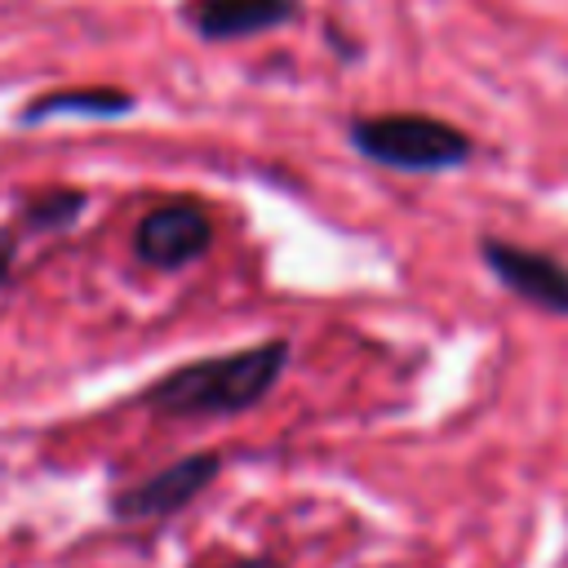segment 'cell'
<instances>
[{"instance_id":"8992f818","label":"cell","mask_w":568,"mask_h":568,"mask_svg":"<svg viewBox=\"0 0 568 568\" xmlns=\"http://www.w3.org/2000/svg\"><path fill=\"white\" fill-rule=\"evenodd\" d=\"M297 13V0H195L186 9L191 27L204 40H240L271 27H284Z\"/></svg>"},{"instance_id":"52a82bcc","label":"cell","mask_w":568,"mask_h":568,"mask_svg":"<svg viewBox=\"0 0 568 568\" xmlns=\"http://www.w3.org/2000/svg\"><path fill=\"white\" fill-rule=\"evenodd\" d=\"M133 111V98L120 93V89H58V93H44L36 102L22 106V124H40V120H53V115H129Z\"/></svg>"},{"instance_id":"9c48e42d","label":"cell","mask_w":568,"mask_h":568,"mask_svg":"<svg viewBox=\"0 0 568 568\" xmlns=\"http://www.w3.org/2000/svg\"><path fill=\"white\" fill-rule=\"evenodd\" d=\"M18 248H22V231L18 226H0V288L18 271Z\"/></svg>"},{"instance_id":"7a4b0ae2","label":"cell","mask_w":568,"mask_h":568,"mask_svg":"<svg viewBox=\"0 0 568 568\" xmlns=\"http://www.w3.org/2000/svg\"><path fill=\"white\" fill-rule=\"evenodd\" d=\"M351 142L364 160L399 173H444V169H462L475 155V142L457 124L413 111L364 115L351 124Z\"/></svg>"},{"instance_id":"5b68a950","label":"cell","mask_w":568,"mask_h":568,"mask_svg":"<svg viewBox=\"0 0 568 568\" xmlns=\"http://www.w3.org/2000/svg\"><path fill=\"white\" fill-rule=\"evenodd\" d=\"M479 257L528 306H537L546 315H568V266L559 257H550L541 248H528V244L497 240V235L479 240Z\"/></svg>"},{"instance_id":"277c9868","label":"cell","mask_w":568,"mask_h":568,"mask_svg":"<svg viewBox=\"0 0 568 568\" xmlns=\"http://www.w3.org/2000/svg\"><path fill=\"white\" fill-rule=\"evenodd\" d=\"M213 244V222L200 204L178 200L142 213L133 226V257L151 271H186L195 266Z\"/></svg>"},{"instance_id":"6da1fadb","label":"cell","mask_w":568,"mask_h":568,"mask_svg":"<svg viewBox=\"0 0 568 568\" xmlns=\"http://www.w3.org/2000/svg\"><path fill=\"white\" fill-rule=\"evenodd\" d=\"M284 368H288V342L266 337V342H253L226 355H204V359L169 368L142 390V408L169 422L235 417V413L257 408L275 390Z\"/></svg>"},{"instance_id":"3957f363","label":"cell","mask_w":568,"mask_h":568,"mask_svg":"<svg viewBox=\"0 0 568 568\" xmlns=\"http://www.w3.org/2000/svg\"><path fill=\"white\" fill-rule=\"evenodd\" d=\"M222 470V453H186L169 466H160L155 475L120 488L111 497V515L120 524H146V519H169L178 510H186Z\"/></svg>"},{"instance_id":"30bf717a","label":"cell","mask_w":568,"mask_h":568,"mask_svg":"<svg viewBox=\"0 0 568 568\" xmlns=\"http://www.w3.org/2000/svg\"><path fill=\"white\" fill-rule=\"evenodd\" d=\"M222 568H280L275 559H262V555H253V559H235V564H222Z\"/></svg>"},{"instance_id":"ba28073f","label":"cell","mask_w":568,"mask_h":568,"mask_svg":"<svg viewBox=\"0 0 568 568\" xmlns=\"http://www.w3.org/2000/svg\"><path fill=\"white\" fill-rule=\"evenodd\" d=\"M84 191H71V186H53V191H40L36 200L22 204V217H18V231H36V235H49V231H67L80 213H84Z\"/></svg>"}]
</instances>
